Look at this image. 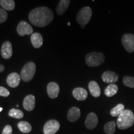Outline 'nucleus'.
I'll use <instances>...</instances> for the list:
<instances>
[{
	"label": "nucleus",
	"mask_w": 134,
	"mask_h": 134,
	"mask_svg": "<svg viewBox=\"0 0 134 134\" xmlns=\"http://www.w3.org/2000/svg\"><path fill=\"white\" fill-rule=\"evenodd\" d=\"M29 19L34 26L42 27L53 21V13L51 9L45 6L36 8L30 12Z\"/></svg>",
	"instance_id": "1"
},
{
	"label": "nucleus",
	"mask_w": 134,
	"mask_h": 134,
	"mask_svg": "<svg viewBox=\"0 0 134 134\" xmlns=\"http://www.w3.org/2000/svg\"><path fill=\"white\" fill-rule=\"evenodd\" d=\"M134 124V114L132 110H124L118 116L116 124L120 130H125L131 127Z\"/></svg>",
	"instance_id": "2"
},
{
	"label": "nucleus",
	"mask_w": 134,
	"mask_h": 134,
	"mask_svg": "<svg viewBox=\"0 0 134 134\" xmlns=\"http://www.w3.org/2000/svg\"><path fill=\"white\" fill-rule=\"evenodd\" d=\"M36 71V66L34 62H30L23 66L21 71V78L23 81L28 82L32 79Z\"/></svg>",
	"instance_id": "3"
},
{
	"label": "nucleus",
	"mask_w": 134,
	"mask_h": 134,
	"mask_svg": "<svg viewBox=\"0 0 134 134\" xmlns=\"http://www.w3.org/2000/svg\"><path fill=\"white\" fill-rule=\"evenodd\" d=\"M86 63L89 66H98L104 62L105 58L103 53L100 52H91L86 55Z\"/></svg>",
	"instance_id": "4"
},
{
	"label": "nucleus",
	"mask_w": 134,
	"mask_h": 134,
	"mask_svg": "<svg viewBox=\"0 0 134 134\" xmlns=\"http://www.w3.org/2000/svg\"><path fill=\"white\" fill-rule=\"evenodd\" d=\"M92 9L90 7H84L78 12L76 16V21L82 28L90 22L92 16Z\"/></svg>",
	"instance_id": "5"
},
{
	"label": "nucleus",
	"mask_w": 134,
	"mask_h": 134,
	"mask_svg": "<svg viewBox=\"0 0 134 134\" xmlns=\"http://www.w3.org/2000/svg\"><path fill=\"white\" fill-rule=\"evenodd\" d=\"M122 43L128 52H134V35L126 34L122 37Z\"/></svg>",
	"instance_id": "6"
},
{
	"label": "nucleus",
	"mask_w": 134,
	"mask_h": 134,
	"mask_svg": "<svg viewBox=\"0 0 134 134\" xmlns=\"http://www.w3.org/2000/svg\"><path fill=\"white\" fill-rule=\"evenodd\" d=\"M60 123L56 120H48L45 124L43 127L44 134H55L59 130Z\"/></svg>",
	"instance_id": "7"
},
{
	"label": "nucleus",
	"mask_w": 134,
	"mask_h": 134,
	"mask_svg": "<svg viewBox=\"0 0 134 134\" xmlns=\"http://www.w3.org/2000/svg\"><path fill=\"white\" fill-rule=\"evenodd\" d=\"M17 32L21 36L26 35H31L33 34V29L32 26L26 21H21L17 27Z\"/></svg>",
	"instance_id": "8"
},
{
	"label": "nucleus",
	"mask_w": 134,
	"mask_h": 134,
	"mask_svg": "<svg viewBox=\"0 0 134 134\" xmlns=\"http://www.w3.org/2000/svg\"><path fill=\"white\" fill-rule=\"evenodd\" d=\"M98 124V118L97 115L94 113H91L87 115L85 120V126L88 129L93 130Z\"/></svg>",
	"instance_id": "9"
},
{
	"label": "nucleus",
	"mask_w": 134,
	"mask_h": 134,
	"mask_svg": "<svg viewBox=\"0 0 134 134\" xmlns=\"http://www.w3.org/2000/svg\"><path fill=\"white\" fill-rule=\"evenodd\" d=\"M1 56L4 59H9L12 57L13 47L12 44L9 41L4 42L1 48Z\"/></svg>",
	"instance_id": "10"
},
{
	"label": "nucleus",
	"mask_w": 134,
	"mask_h": 134,
	"mask_svg": "<svg viewBox=\"0 0 134 134\" xmlns=\"http://www.w3.org/2000/svg\"><path fill=\"white\" fill-rule=\"evenodd\" d=\"M47 91L48 96L51 99H55L58 97L60 92V88L57 83L55 82H50L47 87Z\"/></svg>",
	"instance_id": "11"
},
{
	"label": "nucleus",
	"mask_w": 134,
	"mask_h": 134,
	"mask_svg": "<svg viewBox=\"0 0 134 134\" xmlns=\"http://www.w3.org/2000/svg\"><path fill=\"white\" fill-rule=\"evenodd\" d=\"M119 75L115 72L111 71H106L104 72L102 75V80L106 83H113L118 81Z\"/></svg>",
	"instance_id": "12"
},
{
	"label": "nucleus",
	"mask_w": 134,
	"mask_h": 134,
	"mask_svg": "<svg viewBox=\"0 0 134 134\" xmlns=\"http://www.w3.org/2000/svg\"><path fill=\"white\" fill-rule=\"evenodd\" d=\"M21 79V76L18 73L13 72L8 75L6 82L11 88H16L19 86Z\"/></svg>",
	"instance_id": "13"
},
{
	"label": "nucleus",
	"mask_w": 134,
	"mask_h": 134,
	"mask_svg": "<svg viewBox=\"0 0 134 134\" xmlns=\"http://www.w3.org/2000/svg\"><path fill=\"white\" fill-rule=\"evenodd\" d=\"M36 99L33 95H28L24 98L23 101V107L27 111H31L35 108Z\"/></svg>",
	"instance_id": "14"
},
{
	"label": "nucleus",
	"mask_w": 134,
	"mask_h": 134,
	"mask_svg": "<svg viewBox=\"0 0 134 134\" xmlns=\"http://www.w3.org/2000/svg\"><path fill=\"white\" fill-rule=\"evenodd\" d=\"M80 115H81V111L80 109L77 107H72L68 110L67 117L70 122H73L79 119Z\"/></svg>",
	"instance_id": "15"
},
{
	"label": "nucleus",
	"mask_w": 134,
	"mask_h": 134,
	"mask_svg": "<svg viewBox=\"0 0 134 134\" xmlns=\"http://www.w3.org/2000/svg\"><path fill=\"white\" fill-rule=\"evenodd\" d=\"M73 96L78 100H84L88 97V92L83 88H75L72 92Z\"/></svg>",
	"instance_id": "16"
},
{
	"label": "nucleus",
	"mask_w": 134,
	"mask_h": 134,
	"mask_svg": "<svg viewBox=\"0 0 134 134\" xmlns=\"http://www.w3.org/2000/svg\"><path fill=\"white\" fill-rule=\"evenodd\" d=\"M31 43L34 47L38 48L42 46L43 37L39 33H33L31 37Z\"/></svg>",
	"instance_id": "17"
},
{
	"label": "nucleus",
	"mask_w": 134,
	"mask_h": 134,
	"mask_svg": "<svg viewBox=\"0 0 134 134\" xmlns=\"http://www.w3.org/2000/svg\"><path fill=\"white\" fill-rule=\"evenodd\" d=\"M88 88L92 96L95 97V98H98L100 95V87L96 81H90L88 85Z\"/></svg>",
	"instance_id": "18"
},
{
	"label": "nucleus",
	"mask_w": 134,
	"mask_h": 134,
	"mask_svg": "<svg viewBox=\"0 0 134 134\" xmlns=\"http://www.w3.org/2000/svg\"><path fill=\"white\" fill-rule=\"evenodd\" d=\"M70 1L69 0H61L59 1L57 8V13L58 15H62L68 9L69 6Z\"/></svg>",
	"instance_id": "19"
},
{
	"label": "nucleus",
	"mask_w": 134,
	"mask_h": 134,
	"mask_svg": "<svg viewBox=\"0 0 134 134\" xmlns=\"http://www.w3.org/2000/svg\"><path fill=\"white\" fill-rule=\"evenodd\" d=\"M118 91V86L115 84L112 83L109 85L104 90V94L107 97H113Z\"/></svg>",
	"instance_id": "20"
},
{
	"label": "nucleus",
	"mask_w": 134,
	"mask_h": 134,
	"mask_svg": "<svg viewBox=\"0 0 134 134\" xmlns=\"http://www.w3.org/2000/svg\"><path fill=\"white\" fill-rule=\"evenodd\" d=\"M0 5L5 11H12L15 8V2L13 0H1Z\"/></svg>",
	"instance_id": "21"
},
{
	"label": "nucleus",
	"mask_w": 134,
	"mask_h": 134,
	"mask_svg": "<svg viewBox=\"0 0 134 134\" xmlns=\"http://www.w3.org/2000/svg\"><path fill=\"white\" fill-rule=\"evenodd\" d=\"M116 128V123L114 121H110L106 123L104 126V130L105 134H114Z\"/></svg>",
	"instance_id": "22"
},
{
	"label": "nucleus",
	"mask_w": 134,
	"mask_h": 134,
	"mask_svg": "<svg viewBox=\"0 0 134 134\" xmlns=\"http://www.w3.org/2000/svg\"><path fill=\"white\" fill-rule=\"evenodd\" d=\"M18 127L20 131L23 133H29L32 130V126L29 122L26 121H21L18 123Z\"/></svg>",
	"instance_id": "23"
},
{
	"label": "nucleus",
	"mask_w": 134,
	"mask_h": 134,
	"mask_svg": "<svg viewBox=\"0 0 134 134\" xmlns=\"http://www.w3.org/2000/svg\"><path fill=\"white\" fill-rule=\"evenodd\" d=\"M125 110L124 105L122 104H119L114 108H113L110 110V114L113 117H117L119 116L124 110Z\"/></svg>",
	"instance_id": "24"
},
{
	"label": "nucleus",
	"mask_w": 134,
	"mask_h": 134,
	"mask_svg": "<svg viewBox=\"0 0 134 134\" xmlns=\"http://www.w3.org/2000/svg\"><path fill=\"white\" fill-rule=\"evenodd\" d=\"M9 115L11 117L15 119H19L23 118L24 116V113L22 110L19 109H11L9 112Z\"/></svg>",
	"instance_id": "25"
},
{
	"label": "nucleus",
	"mask_w": 134,
	"mask_h": 134,
	"mask_svg": "<svg viewBox=\"0 0 134 134\" xmlns=\"http://www.w3.org/2000/svg\"><path fill=\"white\" fill-rule=\"evenodd\" d=\"M123 83L129 88H134V77L125 76L123 78Z\"/></svg>",
	"instance_id": "26"
},
{
	"label": "nucleus",
	"mask_w": 134,
	"mask_h": 134,
	"mask_svg": "<svg viewBox=\"0 0 134 134\" xmlns=\"http://www.w3.org/2000/svg\"><path fill=\"white\" fill-rule=\"evenodd\" d=\"M8 18V13L4 9L0 8V24L4 23Z\"/></svg>",
	"instance_id": "27"
},
{
	"label": "nucleus",
	"mask_w": 134,
	"mask_h": 134,
	"mask_svg": "<svg viewBox=\"0 0 134 134\" xmlns=\"http://www.w3.org/2000/svg\"><path fill=\"white\" fill-rule=\"evenodd\" d=\"M9 91L4 87L0 86V96L8 97L9 95Z\"/></svg>",
	"instance_id": "28"
},
{
	"label": "nucleus",
	"mask_w": 134,
	"mask_h": 134,
	"mask_svg": "<svg viewBox=\"0 0 134 134\" xmlns=\"http://www.w3.org/2000/svg\"><path fill=\"white\" fill-rule=\"evenodd\" d=\"M13 129L11 125H8L5 126L4 129L3 130L2 134H12Z\"/></svg>",
	"instance_id": "29"
},
{
	"label": "nucleus",
	"mask_w": 134,
	"mask_h": 134,
	"mask_svg": "<svg viewBox=\"0 0 134 134\" xmlns=\"http://www.w3.org/2000/svg\"><path fill=\"white\" fill-rule=\"evenodd\" d=\"M4 70V65H0V73L3 72Z\"/></svg>",
	"instance_id": "30"
},
{
	"label": "nucleus",
	"mask_w": 134,
	"mask_h": 134,
	"mask_svg": "<svg viewBox=\"0 0 134 134\" xmlns=\"http://www.w3.org/2000/svg\"><path fill=\"white\" fill-rule=\"evenodd\" d=\"M3 110V108H1V107H0V113H1V111H2Z\"/></svg>",
	"instance_id": "31"
},
{
	"label": "nucleus",
	"mask_w": 134,
	"mask_h": 134,
	"mask_svg": "<svg viewBox=\"0 0 134 134\" xmlns=\"http://www.w3.org/2000/svg\"><path fill=\"white\" fill-rule=\"evenodd\" d=\"M68 26H70V23H68Z\"/></svg>",
	"instance_id": "32"
}]
</instances>
